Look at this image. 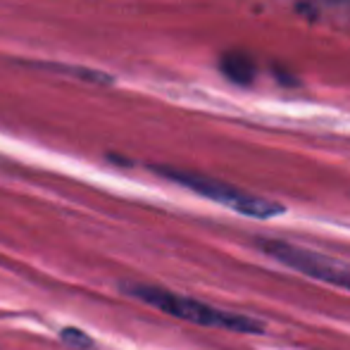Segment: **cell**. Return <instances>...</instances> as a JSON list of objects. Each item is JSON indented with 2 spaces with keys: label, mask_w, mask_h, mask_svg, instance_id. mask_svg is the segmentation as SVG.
I'll use <instances>...</instances> for the list:
<instances>
[{
  "label": "cell",
  "mask_w": 350,
  "mask_h": 350,
  "mask_svg": "<svg viewBox=\"0 0 350 350\" xmlns=\"http://www.w3.org/2000/svg\"><path fill=\"white\" fill-rule=\"evenodd\" d=\"M124 291L129 295H134V298L143 300V303L172 314V317L186 319V322L200 324V327L229 329V332H241V334L265 332V324H260L258 319H253V317H245V314H236V312H224V310H217V308H212V305L200 303V300L176 295V293H172V291L157 288V286L129 284V286H124Z\"/></svg>",
  "instance_id": "1"
},
{
  "label": "cell",
  "mask_w": 350,
  "mask_h": 350,
  "mask_svg": "<svg viewBox=\"0 0 350 350\" xmlns=\"http://www.w3.org/2000/svg\"><path fill=\"white\" fill-rule=\"evenodd\" d=\"M162 176H170L176 184L189 186L196 193L205 196V198L215 200L219 205H226V208L241 212V215L248 217H277L284 212V205L274 203V200H265L258 198V196H250L245 191H239L234 186L224 184V181L210 179V176L203 174H193V172H181V170H170V167H157Z\"/></svg>",
  "instance_id": "2"
},
{
  "label": "cell",
  "mask_w": 350,
  "mask_h": 350,
  "mask_svg": "<svg viewBox=\"0 0 350 350\" xmlns=\"http://www.w3.org/2000/svg\"><path fill=\"white\" fill-rule=\"evenodd\" d=\"M258 245L267 255H272L274 260H279L281 265L295 269V272H303L312 279L324 281V284L350 291V267L338 265L336 260L324 258V255L312 253V250L298 248V245L284 243V241H260Z\"/></svg>",
  "instance_id": "3"
},
{
  "label": "cell",
  "mask_w": 350,
  "mask_h": 350,
  "mask_svg": "<svg viewBox=\"0 0 350 350\" xmlns=\"http://www.w3.org/2000/svg\"><path fill=\"white\" fill-rule=\"evenodd\" d=\"M221 72L236 83H248L255 77V62L248 53H226L221 57Z\"/></svg>",
  "instance_id": "4"
},
{
  "label": "cell",
  "mask_w": 350,
  "mask_h": 350,
  "mask_svg": "<svg viewBox=\"0 0 350 350\" xmlns=\"http://www.w3.org/2000/svg\"><path fill=\"white\" fill-rule=\"evenodd\" d=\"M60 338H62V343L70 346L72 350H91L96 346V343L91 341V336H86V334L79 332V329H62Z\"/></svg>",
  "instance_id": "5"
}]
</instances>
